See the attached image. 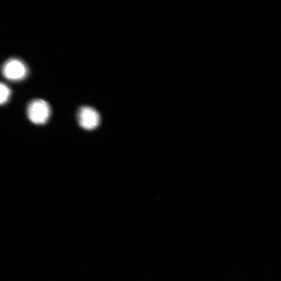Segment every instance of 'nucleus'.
<instances>
[{
    "mask_svg": "<svg viewBox=\"0 0 281 281\" xmlns=\"http://www.w3.org/2000/svg\"><path fill=\"white\" fill-rule=\"evenodd\" d=\"M51 114V110L49 104L43 100H34L28 106V117L34 124H46L49 119Z\"/></svg>",
    "mask_w": 281,
    "mask_h": 281,
    "instance_id": "obj_1",
    "label": "nucleus"
},
{
    "mask_svg": "<svg viewBox=\"0 0 281 281\" xmlns=\"http://www.w3.org/2000/svg\"><path fill=\"white\" fill-rule=\"evenodd\" d=\"M2 72L3 76L8 80L18 81L26 78L28 69L20 59L10 58L3 64Z\"/></svg>",
    "mask_w": 281,
    "mask_h": 281,
    "instance_id": "obj_2",
    "label": "nucleus"
},
{
    "mask_svg": "<svg viewBox=\"0 0 281 281\" xmlns=\"http://www.w3.org/2000/svg\"><path fill=\"white\" fill-rule=\"evenodd\" d=\"M77 119L80 127L87 130L96 129L99 126L101 121L99 113L89 106H83L79 109Z\"/></svg>",
    "mask_w": 281,
    "mask_h": 281,
    "instance_id": "obj_3",
    "label": "nucleus"
},
{
    "mask_svg": "<svg viewBox=\"0 0 281 281\" xmlns=\"http://www.w3.org/2000/svg\"><path fill=\"white\" fill-rule=\"evenodd\" d=\"M10 94L11 91L7 85L0 82V105L4 104L8 101Z\"/></svg>",
    "mask_w": 281,
    "mask_h": 281,
    "instance_id": "obj_4",
    "label": "nucleus"
}]
</instances>
